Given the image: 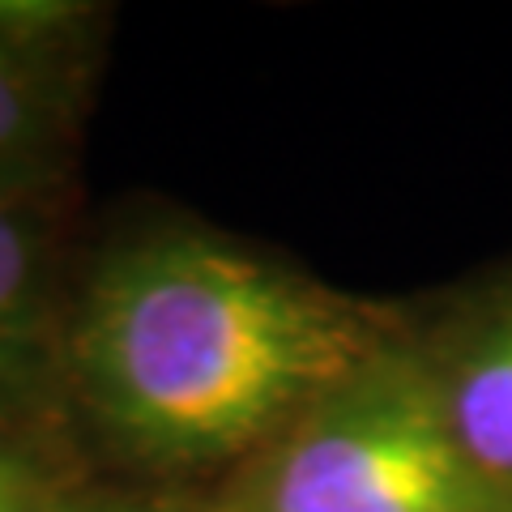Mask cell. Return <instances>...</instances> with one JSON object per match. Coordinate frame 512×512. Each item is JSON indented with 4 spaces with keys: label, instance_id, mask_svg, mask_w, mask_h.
<instances>
[{
    "label": "cell",
    "instance_id": "obj_1",
    "mask_svg": "<svg viewBox=\"0 0 512 512\" xmlns=\"http://www.w3.org/2000/svg\"><path fill=\"white\" fill-rule=\"evenodd\" d=\"M397 333V299L163 205L73 261L64 427L107 478L210 495Z\"/></svg>",
    "mask_w": 512,
    "mask_h": 512
},
{
    "label": "cell",
    "instance_id": "obj_2",
    "mask_svg": "<svg viewBox=\"0 0 512 512\" xmlns=\"http://www.w3.org/2000/svg\"><path fill=\"white\" fill-rule=\"evenodd\" d=\"M402 308V303H397ZM210 512H512L457 448L406 338L205 495Z\"/></svg>",
    "mask_w": 512,
    "mask_h": 512
},
{
    "label": "cell",
    "instance_id": "obj_3",
    "mask_svg": "<svg viewBox=\"0 0 512 512\" xmlns=\"http://www.w3.org/2000/svg\"><path fill=\"white\" fill-rule=\"evenodd\" d=\"M107 9L0 0V197L69 188Z\"/></svg>",
    "mask_w": 512,
    "mask_h": 512
},
{
    "label": "cell",
    "instance_id": "obj_4",
    "mask_svg": "<svg viewBox=\"0 0 512 512\" xmlns=\"http://www.w3.org/2000/svg\"><path fill=\"white\" fill-rule=\"evenodd\" d=\"M402 303V338L466 461L512 495V256Z\"/></svg>",
    "mask_w": 512,
    "mask_h": 512
},
{
    "label": "cell",
    "instance_id": "obj_5",
    "mask_svg": "<svg viewBox=\"0 0 512 512\" xmlns=\"http://www.w3.org/2000/svg\"><path fill=\"white\" fill-rule=\"evenodd\" d=\"M64 197L69 188L0 197V436L73 448L60 389L73 282Z\"/></svg>",
    "mask_w": 512,
    "mask_h": 512
},
{
    "label": "cell",
    "instance_id": "obj_6",
    "mask_svg": "<svg viewBox=\"0 0 512 512\" xmlns=\"http://www.w3.org/2000/svg\"><path fill=\"white\" fill-rule=\"evenodd\" d=\"M43 512H210V508H205V495L120 483V478L107 474L103 478L82 474L69 487H60Z\"/></svg>",
    "mask_w": 512,
    "mask_h": 512
},
{
    "label": "cell",
    "instance_id": "obj_7",
    "mask_svg": "<svg viewBox=\"0 0 512 512\" xmlns=\"http://www.w3.org/2000/svg\"><path fill=\"white\" fill-rule=\"evenodd\" d=\"M73 478H82V466H77V453L69 444L0 436V500L52 495Z\"/></svg>",
    "mask_w": 512,
    "mask_h": 512
},
{
    "label": "cell",
    "instance_id": "obj_8",
    "mask_svg": "<svg viewBox=\"0 0 512 512\" xmlns=\"http://www.w3.org/2000/svg\"><path fill=\"white\" fill-rule=\"evenodd\" d=\"M69 487V483H64ZM56 495V491H52ZM52 495H22V500H0V512H43Z\"/></svg>",
    "mask_w": 512,
    "mask_h": 512
}]
</instances>
